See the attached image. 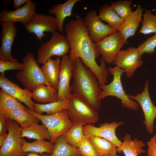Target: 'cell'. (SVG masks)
Returning <instances> with one entry per match:
<instances>
[{
	"mask_svg": "<svg viewBox=\"0 0 156 156\" xmlns=\"http://www.w3.org/2000/svg\"><path fill=\"white\" fill-rule=\"evenodd\" d=\"M64 29L70 44L68 56L70 61L73 62L76 58H80L95 75L99 86L106 84L109 73L102 58H100V66L96 62V59L99 54L95 43L90 37L83 18L78 16L75 19L70 20Z\"/></svg>",
	"mask_w": 156,
	"mask_h": 156,
	"instance_id": "1",
	"label": "cell"
},
{
	"mask_svg": "<svg viewBox=\"0 0 156 156\" xmlns=\"http://www.w3.org/2000/svg\"><path fill=\"white\" fill-rule=\"evenodd\" d=\"M73 65L71 92L81 96L97 111L101 106L100 96L102 91L96 76L79 57L75 59Z\"/></svg>",
	"mask_w": 156,
	"mask_h": 156,
	"instance_id": "2",
	"label": "cell"
},
{
	"mask_svg": "<svg viewBox=\"0 0 156 156\" xmlns=\"http://www.w3.org/2000/svg\"><path fill=\"white\" fill-rule=\"evenodd\" d=\"M68 100L69 107L67 110L73 124L85 125L98 121L99 116L97 111L81 96L72 93Z\"/></svg>",
	"mask_w": 156,
	"mask_h": 156,
	"instance_id": "3",
	"label": "cell"
},
{
	"mask_svg": "<svg viewBox=\"0 0 156 156\" xmlns=\"http://www.w3.org/2000/svg\"><path fill=\"white\" fill-rule=\"evenodd\" d=\"M107 70L109 73L112 75L113 79L109 84L100 86L102 91L100 99L109 96H115L121 101L122 107L132 110H137L139 106L138 104L129 98L123 88L121 78L124 71L116 66L113 67L110 66Z\"/></svg>",
	"mask_w": 156,
	"mask_h": 156,
	"instance_id": "4",
	"label": "cell"
},
{
	"mask_svg": "<svg viewBox=\"0 0 156 156\" xmlns=\"http://www.w3.org/2000/svg\"><path fill=\"white\" fill-rule=\"evenodd\" d=\"M22 60L24 67L17 73L16 77L25 88L33 91L39 84L43 83L49 86L45 80L41 68L39 66L35 60L34 54L29 52Z\"/></svg>",
	"mask_w": 156,
	"mask_h": 156,
	"instance_id": "5",
	"label": "cell"
},
{
	"mask_svg": "<svg viewBox=\"0 0 156 156\" xmlns=\"http://www.w3.org/2000/svg\"><path fill=\"white\" fill-rule=\"evenodd\" d=\"M26 110L38 118L46 126L51 137L50 141L53 144L58 137L63 135L73 125L67 109L51 115L38 114L27 108Z\"/></svg>",
	"mask_w": 156,
	"mask_h": 156,
	"instance_id": "6",
	"label": "cell"
},
{
	"mask_svg": "<svg viewBox=\"0 0 156 156\" xmlns=\"http://www.w3.org/2000/svg\"><path fill=\"white\" fill-rule=\"evenodd\" d=\"M70 50V44L67 37L57 31L52 33L50 40L40 47L37 51V62L38 64H44L52 56L62 57Z\"/></svg>",
	"mask_w": 156,
	"mask_h": 156,
	"instance_id": "7",
	"label": "cell"
},
{
	"mask_svg": "<svg viewBox=\"0 0 156 156\" xmlns=\"http://www.w3.org/2000/svg\"><path fill=\"white\" fill-rule=\"evenodd\" d=\"M95 44L98 52L102 55V58L105 62L112 64L121 49L126 44L117 30Z\"/></svg>",
	"mask_w": 156,
	"mask_h": 156,
	"instance_id": "8",
	"label": "cell"
},
{
	"mask_svg": "<svg viewBox=\"0 0 156 156\" xmlns=\"http://www.w3.org/2000/svg\"><path fill=\"white\" fill-rule=\"evenodd\" d=\"M22 128L18 124L8 118V135L0 148V156H24L22 149Z\"/></svg>",
	"mask_w": 156,
	"mask_h": 156,
	"instance_id": "9",
	"label": "cell"
},
{
	"mask_svg": "<svg viewBox=\"0 0 156 156\" xmlns=\"http://www.w3.org/2000/svg\"><path fill=\"white\" fill-rule=\"evenodd\" d=\"M24 26L27 32L34 34L39 41L46 36L44 32L53 33L58 29L55 17L36 12Z\"/></svg>",
	"mask_w": 156,
	"mask_h": 156,
	"instance_id": "10",
	"label": "cell"
},
{
	"mask_svg": "<svg viewBox=\"0 0 156 156\" xmlns=\"http://www.w3.org/2000/svg\"><path fill=\"white\" fill-rule=\"evenodd\" d=\"M137 48L129 47L121 50L118 53L112 63L123 70L126 76L131 78L136 70L143 64Z\"/></svg>",
	"mask_w": 156,
	"mask_h": 156,
	"instance_id": "11",
	"label": "cell"
},
{
	"mask_svg": "<svg viewBox=\"0 0 156 156\" xmlns=\"http://www.w3.org/2000/svg\"><path fill=\"white\" fill-rule=\"evenodd\" d=\"M149 80L145 82L143 91L136 95L128 94L129 98L137 101L141 106L144 113V120L143 122L147 132L153 133L154 130V121L155 118L156 107L151 99L148 90Z\"/></svg>",
	"mask_w": 156,
	"mask_h": 156,
	"instance_id": "12",
	"label": "cell"
},
{
	"mask_svg": "<svg viewBox=\"0 0 156 156\" xmlns=\"http://www.w3.org/2000/svg\"><path fill=\"white\" fill-rule=\"evenodd\" d=\"M83 19L89 31L90 37L94 43L117 30L103 23L94 9H92L87 13Z\"/></svg>",
	"mask_w": 156,
	"mask_h": 156,
	"instance_id": "13",
	"label": "cell"
},
{
	"mask_svg": "<svg viewBox=\"0 0 156 156\" xmlns=\"http://www.w3.org/2000/svg\"><path fill=\"white\" fill-rule=\"evenodd\" d=\"M124 123L123 122H105L100 124L99 127L88 124L83 126V133L87 138L95 136L105 139L118 147L120 145L122 142L117 137L116 131L118 127Z\"/></svg>",
	"mask_w": 156,
	"mask_h": 156,
	"instance_id": "14",
	"label": "cell"
},
{
	"mask_svg": "<svg viewBox=\"0 0 156 156\" xmlns=\"http://www.w3.org/2000/svg\"><path fill=\"white\" fill-rule=\"evenodd\" d=\"M15 23L0 21L2 30L0 48V60L18 61V60L13 57L11 54L12 47L18 32Z\"/></svg>",
	"mask_w": 156,
	"mask_h": 156,
	"instance_id": "15",
	"label": "cell"
},
{
	"mask_svg": "<svg viewBox=\"0 0 156 156\" xmlns=\"http://www.w3.org/2000/svg\"><path fill=\"white\" fill-rule=\"evenodd\" d=\"M73 62L68 56L62 57L60 62L57 97L58 100L68 99L72 94L70 81L73 76Z\"/></svg>",
	"mask_w": 156,
	"mask_h": 156,
	"instance_id": "16",
	"label": "cell"
},
{
	"mask_svg": "<svg viewBox=\"0 0 156 156\" xmlns=\"http://www.w3.org/2000/svg\"><path fill=\"white\" fill-rule=\"evenodd\" d=\"M36 3L31 0L21 7L14 10L4 9L0 12V21L19 22L24 26L36 12Z\"/></svg>",
	"mask_w": 156,
	"mask_h": 156,
	"instance_id": "17",
	"label": "cell"
},
{
	"mask_svg": "<svg viewBox=\"0 0 156 156\" xmlns=\"http://www.w3.org/2000/svg\"><path fill=\"white\" fill-rule=\"evenodd\" d=\"M0 87L10 95L25 104L29 110L35 112V103L31 100V92L30 90L21 88L2 74L0 75Z\"/></svg>",
	"mask_w": 156,
	"mask_h": 156,
	"instance_id": "18",
	"label": "cell"
},
{
	"mask_svg": "<svg viewBox=\"0 0 156 156\" xmlns=\"http://www.w3.org/2000/svg\"><path fill=\"white\" fill-rule=\"evenodd\" d=\"M143 11L142 8L138 6L131 15L124 21L117 28V30L123 38L126 44H127L128 39L134 36L142 21Z\"/></svg>",
	"mask_w": 156,
	"mask_h": 156,
	"instance_id": "19",
	"label": "cell"
},
{
	"mask_svg": "<svg viewBox=\"0 0 156 156\" xmlns=\"http://www.w3.org/2000/svg\"><path fill=\"white\" fill-rule=\"evenodd\" d=\"M59 57L55 60L49 58L41 67L45 80L49 85L57 91L60 69Z\"/></svg>",
	"mask_w": 156,
	"mask_h": 156,
	"instance_id": "20",
	"label": "cell"
},
{
	"mask_svg": "<svg viewBox=\"0 0 156 156\" xmlns=\"http://www.w3.org/2000/svg\"><path fill=\"white\" fill-rule=\"evenodd\" d=\"M145 146L143 141L137 138L132 139L129 134H126L120 145L116 148V151L118 153H123L125 156H139L146 152V151L142 148Z\"/></svg>",
	"mask_w": 156,
	"mask_h": 156,
	"instance_id": "21",
	"label": "cell"
},
{
	"mask_svg": "<svg viewBox=\"0 0 156 156\" xmlns=\"http://www.w3.org/2000/svg\"><path fill=\"white\" fill-rule=\"evenodd\" d=\"M82 0H67L62 3H58L52 6L48 10L49 14H54L55 16L58 25L57 31L63 32L64 29L63 24L65 18L71 15L72 9L74 5Z\"/></svg>",
	"mask_w": 156,
	"mask_h": 156,
	"instance_id": "22",
	"label": "cell"
},
{
	"mask_svg": "<svg viewBox=\"0 0 156 156\" xmlns=\"http://www.w3.org/2000/svg\"><path fill=\"white\" fill-rule=\"evenodd\" d=\"M57 91L49 86L43 83L38 85L31 92L32 98L39 103L43 104L58 101Z\"/></svg>",
	"mask_w": 156,
	"mask_h": 156,
	"instance_id": "23",
	"label": "cell"
},
{
	"mask_svg": "<svg viewBox=\"0 0 156 156\" xmlns=\"http://www.w3.org/2000/svg\"><path fill=\"white\" fill-rule=\"evenodd\" d=\"M22 150L25 153L34 152L42 155L43 153H46L51 154L54 146V144L44 140H36L33 142H29L22 138Z\"/></svg>",
	"mask_w": 156,
	"mask_h": 156,
	"instance_id": "24",
	"label": "cell"
},
{
	"mask_svg": "<svg viewBox=\"0 0 156 156\" xmlns=\"http://www.w3.org/2000/svg\"><path fill=\"white\" fill-rule=\"evenodd\" d=\"M5 116L7 118L15 121L22 128L27 127L34 123H38L40 121L25 109L20 108L13 110Z\"/></svg>",
	"mask_w": 156,
	"mask_h": 156,
	"instance_id": "25",
	"label": "cell"
},
{
	"mask_svg": "<svg viewBox=\"0 0 156 156\" xmlns=\"http://www.w3.org/2000/svg\"><path fill=\"white\" fill-rule=\"evenodd\" d=\"M88 138L98 156H113L116 155L117 147L109 141L98 136H93Z\"/></svg>",
	"mask_w": 156,
	"mask_h": 156,
	"instance_id": "26",
	"label": "cell"
},
{
	"mask_svg": "<svg viewBox=\"0 0 156 156\" xmlns=\"http://www.w3.org/2000/svg\"><path fill=\"white\" fill-rule=\"evenodd\" d=\"M79 149L70 145L63 135L58 137L54 144L50 156H81Z\"/></svg>",
	"mask_w": 156,
	"mask_h": 156,
	"instance_id": "27",
	"label": "cell"
},
{
	"mask_svg": "<svg viewBox=\"0 0 156 156\" xmlns=\"http://www.w3.org/2000/svg\"><path fill=\"white\" fill-rule=\"evenodd\" d=\"M21 137H27L36 140H51V138L48 130L43 124L39 125L34 123L21 129Z\"/></svg>",
	"mask_w": 156,
	"mask_h": 156,
	"instance_id": "28",
	"label": "cell"
},
{
	"mask_svg": "<svg viewBox=\"0 0 156 156\" xmlns=\"http://www.w3.org/2000/svg\"><path fill=\"white\" fill-rule=\"evenodd\" d=\"M20 108L26 110L27 109L17 99L3 90H0V116H5L9 112Z\"/></svg>",
	"mask_w": 156,
	"mask_h": 156,
	"instance_id": "29",
	"label": "cell"
},
{
	"mask_svg": "<svg viewBox=\"0 0 156 156\" xmlns=\"http://www.w3.org/2000/svg\"><path fill=\"white\" fill-rule=\"evenodd\" d=\"M35 112L41 114L45 112L47 115L56 114L64 110H67L69 107L68 100H58L46 104L35 103Z\"/></svg>",
	"mask_w": 156,
	"mask_h": 156,
	"instance_id": "30",
	"label": "cell"
},
{
	"mask_svg": "<svg viewBox=\"0 0 156 156\" xmlns=\"http://www.w3.org/2000/svg\"><path fill=\"white\" fill-rule=\"evenodd\" d=\"M98 16L101 20L107 22L109 26L117 30L124 21L110 5L106 4L99 9Z\"/></svg>",
	"mask_w": 156,
	"mask_h": 156,
	"instance_id": "31",
	"label": "cell"
},
{
	"mask_svg": "<svg viewBox=\"0 0 156 156\" xmlns=\"http://www.w3.org/2000/svg\"><path fill=\"white\" fill-rule=\"evenodd\" d=\"M83 125L73 124V126L63 135L65 140L70 145L78 148L85 137L83 131Z\"/></svg>",
	"mask_w": 156,
	"mask_h": 156,
	"instance_id": "32",
	"label": "cell"
},
{
	"mask_svg": "<svg viewBox=\"0 0 156 156\" xmlns=\"http://www.w3.org/2000/svg\"><path fill=\"white\" fill-rule=\"evenodd\" d=\"M132 0H118L112 3L110 6L124 21L127 19L132 13L131 5Z\"/></svg>",
	"mask_w": 156,
	"mask_h": 156,
	"instance_id": "33",
	"label": "cell"
},
{
	"mask_svg": "<svg viewBox=\"0 0 156 156\" xmlns=\"http://www.w3.org/2000/svg\"><path fill=\"white\" fill-rule=\"evenodd\" d=\"M139 33L144 35L156 34V15L152 14L150 10L145 11Z\"/></svg>",
	"mask_w": 156,
	"mask_h": 156,
	"instance_id": "34",
	"label": "cell"
},
{
	"mask_svg": "<svg viewBox=\"0 0 156 156\" xmlns=\"http://www.w3.org/2000/svg\"><path fill=\"white\" fill-rule=\"evenodd\" d=\"M156 48V34L152 37L148 38L137 47L140 56L144 53L151 55L155 52Z\"/></svg>",
	"mask_w": 156,
	"mask_h": 156,
	"instance_id": "35",
	"label": "cell"
},
{
	"mask_svg": "<svg viewBox=\"0 0 156 156\" xmlns=\"http://www.w3.org/2000/svg\"><path fill=\"white\" fill-rule=\"evenodd\" d=\"M78 148L82 156H98L88 138L86 136L80 143Z\"/></svg>",
	"mask_w": 156,
	"mask_h": 156,
	"instance_id": "36",
	"label": "cell"
},
{
	"mask_svg": "<svg viewBox=\"0 0 156 156\" xmlns=\"http://www.w3.org/2000/svg\"><path fill=\"white\" fill-rule=\"evenodd\" d=\"M24 67L23 63L18 61H13L0 60V72L1 74H4L6 70H21Z\"/></svg>",
	"mask_w": 156,
	"mask_h": 156,
	"instance_id": "37",
	"label": "cell"
},
{
	"mask_svg": "<svg viewBox=\"0 0 156 156\" xmlns=\"http://www.w3.org/2000/svg\"><path fill=\"white\" fill-rule=\"evenodd\" d=\"M147 156H156V137L154 135L148 141Z\"/></svg>",
	"mask_w": 156,
	"mask_h": 156,
	"instance_id": "38",
	"label": "cell"
},
{
	"mask_svg": "<svg viewBox=\"0 0 156 156\" xmlns=\"http://www.w3.org/2000/svg\"><path fill=\"white\" fill-rule=\"evenodd\" d=\"M8 118L5 116H0V135L6 133L8 128Z\"/></svg>",
	"mask_w": 156,
	"mask_h": 156,
	"instance_id": "39",
	"label": "cell"
},
{
	"mask_svg": "<svg viewBox=\"0 0 156 156\" xmlns=\"http://www.w3.org/2000/svg\"><path fill=\"white\" fill-rule=\"evenodd\" d=\"M29 0H14L13 2V7L16 9H18L25 4Z\"/></svg>",
	"mask_w": 156,
	"mask_h": 156,
	"instance_id": "40",
	"label": "cell"
},
{
	"mask_svg": "<svg viewBox=\"0 0 156 156\" xmlns=\"http://www.w3.org/2000/svg\"><path fill=\"white\" fill-rule=\"evenodd\" d=\"M8 134L5 133L0 135V146L1 147L5 142Z\"/></svg>",
	"mask_w": 156,
	"mask_h": 156,
	"instance_id": "41",
	"label": "cell"
},
{
	"mask_svg": "<svg viewBox=\"0 0 156 156\" xmlns=\"http://www.w3.org/2000/svg\"><path fill=\"white\" fill-rule=\"evenodd\" d=\"M27 156H50L48 154L40 155L38 153L34 152H29L27 153Z\"/></svg>",
	"mask_w": 156,
	"mask_h": 156,
	"instance_id": "42",
	"label": "cell"
},
{
	"mask_svg": "<svg viewBox=\"0 0 156 156\" xmlns=\"http://www.w3.org/2000/svg\"><path fill=\"white\" fill-rule=\"evenodd\" d=\"M112 156L108 155H103V156ZM113 156H119L116 155H115Z\"/></svg>",
	"mask_w": 156,
	"mask_h": 156,
	"instance_id": "43",
	"label": "cell"
},
{
	"mask_svg": "<svg viewBox=\"0 0 156 156\" xmlns=\"http://www.w3.org/2000/svg\"><path fill=\"white\" fill-rule=\"evenodd\" d=\"M155 118H156V115H155Z\"/></svg>",
	"mask_w": 156,
	"mask_h": 156,
	"instance_id": "44",
	"label": "cell"
},
{
	"mask_svg": "<svg viewBox=\"0 0 156 156\" xmlns=\"http://www.w3.org/2000/svg\"><path fill=\"white\" fill-rule=\"evenodd\" d=\"M155 136L156 137V134H155Z\"/></svg>",
	"mask_w": 156,
	"mask_h": 156,
	"instance_id": "45",
	"label": "cell"
},
{
	"mask_svg": "<svg viewBox=\"0 0 156 156\" xmlns=\"http://www.w3.org/2000/svg\"></svg>",
	"mask_w": 156,
	"mask_h": 156,
	"instance_id": "46",
	"label": "cell"
}]
</instances>
